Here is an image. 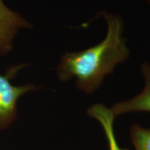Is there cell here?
Here are the masks:
<instances>
[{
  "instance_id": "1",
  "label": "cell",
  "mask_w": 150,
  "mask_h": 150,
  "mask_svg": "<svg viewBox=\"0 0 150 150\" xmlns=\"http://www.w3.org/2000/svg\"><path fill=\"white\" fill-rule=\"evenodd\" d=\"M99 16L104 19L107 28L104 39L81 51L65 52L56 67L61 81L74 79L77 88L88 95L97 91L105 78L112 74L115 67L127 61L131 55L124 35L123 18L106 11H100Z\"/></svg>"
},
{
  "instance_id": "2",
  "label": "cell",
  "mask_w": 150,
  "mask_h": 150,
  "mask_svg": "<svg viewBox=\"0 0 150 150\" xmlns=\"http://www.w3.org/2000/svg\"><path fill=\"white\" fill-rule=\"evenodd\" d=\"M9 76L0 74V131L8 129L16 120L17 104L20 97L40 87L33 83L16 86L9 81Z\"/></svg>"
},
{
  "instance_id": "3",
  "label": "cell",
  "mask_w": 150,
  "mask_h": 150,
  "mask_svg": "<svg viewBox=\"0 0 150 150\" xmlns=\"http://www.w3.org/2000/svg\"><path fill=\"white\" fill-rule=\"evenodd\" d=\"M32 25L18 13L11 10L0 0V56L6 55L13 49L15 38L22 29Z\"/></svg>"
},
{
  "instance_id": "4",
  "label": "cell",
  "mask_w": 150,
  "mask_h": 150,
  "mask_svg": "<svg viewBox=\"0 0 150 150\" xmlns=\"http://www.w3.org/2000/svg\"><path fill=\"white\" fill-rule=\"evenodd\" d=\"M140 72L143 79L144 86L140 93L132 98L117 102L110 107L116 118L118 116L136 112H150V63L144 61L140 65Z\"/></svg>"
},
{
  "instance_id": "5",
  "label": "cell",
  "mask_w": 150,
  "mask_h": 150,
  "mask_svg": "<svg viewBox=\"0 0 150 150\" xmlns=\"http://www.w3.org/2000/svg\"><path fill=\"white\" fill-rule=\"evenodd\" d=\"M90 117L96 120L102 126L108 143L109 150H129L120 147L117 144L114 131V120L115 117L110 108L103 104H95L87 110Z\"/></svg>"
},
{
  "instance_id": "6",
  "label": "cell",
  "mask_w": 150,
  "mask_h": 150,
  "mask_svg": "<svg viewBox=\"0 0 150 150\" xmlns=\"http://www.w3.org/2000/svg\"><path fill=\"white\" fill-rule=\"evenodd\" d=\"M130 137L136 150H150V127L134 124L131 127Z\"/></svg>"
},
{
  "instance_id": "7",
  "label": "cell",
  "mask_w": 150,
  "mask_h": 150,
  "mask_svg": "<svg viewBox=\"0 0 150 150\" xmlns=\"http://www.w3.org/2000/svg\"><path fill=\"white\" fill-rule=\"evenodd\" d=\"M146 1H147V2L148 4L150 6V0H146Z\"/></svg>"
}]
</instances>
